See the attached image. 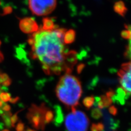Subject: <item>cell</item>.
Masks as SVG:
<instances>
[{"instance_id": "cell-24", "label": "cell", "mask_w": 131, "mask_h": 131, "mask_svg": "<svg viewBox=\"0 0 131 131\" xmlns=\"http://www.w3.org/2000/svg\"><path fill=\"white\" fill-rule=\"evenodd\" d=\"M25 131H36V130H33V129H30V128H28V129H27Z\"/></svg>"}, {"instance_id": "cell-6", "label": "cell", "mask_w": 131, "mask_h": 131, "mask_svg": "<svg viewBox=\"0 0 131 131\" xmlns=\"http://www.w3.org/2000/svg\"><path fill=\"white\" fill-rule=\"evenodd\" d=\"M117 75L123 91L131 95V61L122 64Z\"/></svg>"}, {"instance_id": "cell-9", "label": "cell", "mask_w": 131, "mask_h": 131, "mask_svg": "<svg viewBox=\"0 0 131 131\" xmlns=\"http://www.w3.org/2000/svg\"><path fill=\"white\" fill-rule=\"evenodd\" d=\"M112 104V100L110 97L106 96H102L100 98V100L97 102L98 108L102 109L104 108L108 107L111 106Z\"/></svg>"}, {"instance_id": "cell-15", "label": "cell", "mask_w": 131, "mask_h": 131, "mask_svg": "<svg viewBox=\"0 0 131 131\" xmlns=\"http://www.w3.org/2000/svg\"><path fill=\"white\" fill-rule=\"evenodd\" d=\"M11 98V96L9 93L6 92H0V100L3 102V103L10 101Z\"/></svg>"}, {"instance_id": "cell-10", "label": "cell", "mask_w": 131, "mask_h": 131, "mask_svg": "<svg viewBox=\"0 0 131 131\" xmlns=\"http://www.w3.org/2000/svg\"><path fill=\"white\" fill-rule=\"evenodd\" d=\"M63 120V114L62 112V110L59 106H57V108L55 109V122L57 125L60 124L62 123Z\"/></svg>"}, {"instance_id": "cell-3", "label": "cell", "mask_w": 131, "mask_h": 131, "mask_svg": "<svg viewBox=\"0 0 131 131\" xmlns=\"http://www.w3.org/2000/svg\"><path fill=\"white\" fill-rule=\"evenodd\" d=\"M90 124L86 114L76 108L71 109V112L65 118L66 128L68 131H87Z\"/></svg>"}, {"instance_id": "cell-19", "label": "cell", "mask_w": 131, "mask_h": 131, "mask_svg": "<svg viewBox=\"0 0 131 131\" xmlns=\"http://www.w3.org/2000/svg\"><path fill=\"white\" fill-rule=\"evenodd\" d=\"M96 127L98 131H103L104 129V126L101 122H99L98 123V124H96Z\"/></svg>"}, {"instance_id": "cell-7", "label": "cell", "mask_w": 131, "mask_h": 131, "mask_svg": "<svg viewBox=\"0 0 131 131\" xmlns=\"http://www.w3.org/2000/svg\"><path fill=\"white\" fill-rule=\"evenodd\" d=\"M19 27L21 31L25 34H34L39 29L35 20L31 18H25L20 20Z\"/></svg>"}, {"instance_id": "cell-13", "label": "cell", "mask_w": 131, "mask_h": 131, "mask_svg": "<svg viewBox=\"0 0 131 131\" xmlns=\"http://www.w3.org/2000/svg\"><path fill=\"white\" fill-rule=\"evenodd\" d=\"M2 116L3 117L4 122H5V125L8 127L10 126V117L12 116L11 113H9V112H8L5 113H3L2 114Z\"/></svg>"}, {"instance_id": "cell-21", "label": "cell", "mask_w": 131, "mask_h": 131, "mask_svg": "<svg viewBox=\"0 0 131 131\" xmlns=\"http://www.w3.org/2000/svg\"><path fill=\"white\" fill-rule=\"evenodd\" d=\"M91 131H98L96 127V124H92L91 127Z\"/></svg>"}, {"instance_id": "cell-17", "label": "cell", "mask_w": 131, "mask_h": 131, "mask_svg": "<svg viewBox=\"0 0 131 131\" xmlns=\"http://www.w3.org/2000/svg\"><path fill=\"white\" fill-rule=\"evenodd\" d=\"M109 112L114 116H115L117 114V109L114 105H111L109 108Z\"/></svg>"}, {"instance_id": "cell-2", "label": "cell", "mask_w": 131, "mask_h": 131, "mask_svg": "<svg viewBox=\"0 0 131 131\" xmlns=\"http://www.w3.org/2000/svg\"><path fill=\"white\" fill-rule=\"evenodd\" d=\"M83 93L80 80L71 73H66L61 77L56 88V96L67 107L75 108Z\"/></svg>"}, {"instance_id": "cell-8", "label": "cell", "mask_w": 131, "mask_h": 131, "mask_svg": "<svg viewBox=\"0 0 131 131\" xmlns=\"http://www.w3.org/2000/svg\"><path fill=\"white\" fill-rule=\"evenodd\" d=\"M126 29L122 31V36L127 40L125 56L131 61V25H127L125 26Z\"/></svg>"}, {"instance_id": "cell-25", "label": "cell", "mask_w": 131, "mask_h": 131, "mask_svg": "<svg viewBox=\"0 0 131 131\" xmlns=\"http://www.w3.org/2000/svg\"><path fill=\"white\" fill-rule=\"evenodd\" d=\"M2 131H9V130H8V129H5V130H3Z\"/></svg>"}, {"instance_id": "cell-16", "label": "cell", "mask_w": 131, "mask_h": 131, "mask_svg": "<svg viewBox=\"0 0 131 131\" xmlns=\"http://www.w3.org/2000/svg\"><path fill=\"white\" fill-rule=\"evenodd\" d=\"M18 120V114L16 113L14 115H13V116H12L10 117V124L11 126L12 127H14L15 125L16 122H17Z\"/></svg>"}, {"instance_id": "cell-4", "label": "cell", "mask_w": 131, "mask_h": 131, "mask_svg": "<svg viewBox=\"0 0 131 131\" xmlns=\"http://www.w3.org/2000/svg\"><path fill=\"white\" fill-rule=\"evenodd\" d=\"M56 5V0H28L30 9L33 14L38 16L50 14Z\"/></svg>"}, {"instance_id": "cell-20", "label": "cell", "mask_w": 131, "mask_h": 131, "mask_svg": "<svg viewBox=\"0 0 131 131\" xmlns=\"http://www.w3.org/2000/svg\"><path fill=\"white\" fill-rule=\"evenodd\" d=\"M2 109L4 111H5L6 112H9V110H10V106L9 105H8V104H4L3 106H2Z\"/></svg>"}, {"instance_id": "cell-5", "label": "cell", "mask_w": 131, "mask_h": 131, "mask_svg": "<svg viewBox=\"0 0 131 131\" xmlns=\"http://www.w3.org/2000/svg\"><path fill=\"white\" fill-rule=\"evenodd\" d=\"M47 110V108L44 104L40 106L37 105H32L27 116L34 128L37 129L44 130L46 126L44 116Z\"/></svg>"}, {"instance_id": "cell-12", "label": "cell", "mask_w": 131, "mask_h": 131, "mask_svg": "<svg viewBox=\"0 0 131 131\" xmlns=\"http://www.w3.org/2000/svg\"><path fill=\"white\" fill-rule=\"evenodd\" d=\"M83 103L86 108L88 109H90L93 106L94 103H95V98L92 96L87 97L84 98Z\"/></svg>"}, {"instance_id": "cell-22", "label": "cell", "mask_w": 131, "mask_h": 131, "mask_svg": "<svg viewBox=\"0 0 131 131\" xmlns=\"http://www.w3.org/2000/svg\"><path fill=\"white\" fill-rule=\"evenodd\" d=\"M18 100V97H16L15 98H12L9 102H11V103H15V102H17Z\"/></svg>"}, {"instance_id": "cell-1", "label": "cell", "mask_w": 131, "mask_h": 131, "mask_svg": "<svg viewBox=\"0 0 131 131\" xmlns=\"http://www.w3.org/2000/svg\"><path fill=\"white\" fill-rule=\"evenodd\" d=\"M74 37V31L55 25L48 29L40 27L28 39L31 56L39 61L46 74L71 73L77 59L75 52L69 50L67 44Z\"/></svg>"}, {"instance_id": "cell-18", "label": "cell", "mask_w": 131, "mask_h": 131, "mask_svg": "<svg viewBox=\"0 0 131 131\" xmlns=\"http://www.w3.org/2000/svg\"><path fill=\"white\" fill-rule=\"evenodd\" d=\"M24 125L22 122H19L16 127V131H24Z\"/></svg>"}, {"instance_id": "cell-23", "label": "cell", "mask_w": 131, "mask_h": 131, "mask_svg": "<svg viewBox=\"0 0 131 131\" xmlns=\"http://www.w3.org/2000/svg\"><path fill=\"white\" fill-rule=\"evenodd\" d=\"M3 59H4V56L2 53L1 52V51H0V62H2V61L3 60Z\"/></svg>"}, {"instance_id": "cell-11", "label": "cell", "mask_w": 131, "mask_h": 131, "mask_svg": "<svg viewBox=\"0 0 131 131\" xmlns=\"http://www.w3.org/2000/svg\"><path fill=\"white\" fill-rule=\"evenodd\" d=\"M55 116V114L51 110L48 109L47 112L45 114V116H44V121H45V124H48L52 122L54 120V118Z\"/></svg>"}, {"instance_id": "cell-14", "label": "cell", "mask_w": 131, "mask_h": 131, "mask_svg": "<svg viewBox=\"0 0 131 131\" xmlns=\"http://www.w3.org/2000/svg\"><path fill=\"white\" fill-rule=\"evenodd\" d=\"M91 116L95 119H99L102 116V113L101 109L98 108H95L92 110Z\"/></svg>"}]
</instances>
